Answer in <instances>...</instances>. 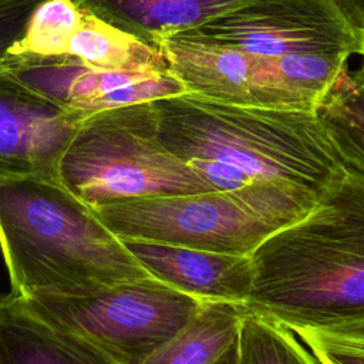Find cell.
I'll use <instances>...</instances> for the list:
<instances>
[{"mask_svg":"<svg viewBox=\"0 0 364 364\" xmlns=\"http://www.w3.org/2000/svg\"><path fill=\"white\" fill-rule=\"evenodd\" d=\"M158 136L215 189L283 181L324 192L350 164L317 112L223 105L189 94L154 101Z\"/></svg>","mask_w":364,"mask_h":364,"instance_id":"1","label":"cell"},{"mask_svg":"<svg viewBox=\"0 0 364 364\" xmlns=\"http://www.w3.org/2000/svg\"><path fill=\"white\" fill-rule=\"evenodd\" d=\"M250 259L249 311L290 330L363 321L364 172L350 168Z\"/></svg>","mask_w":364,"mask_h":364,"instance_id":"2","label":"cell"},{"mask_svg":"<svg viewBox=\"0 0 364 364\" xmlns=\"http://www.w3.org/2000/svg\"><path fill=\"white\" fill-rule=\"evenodd\" d=\"M0 250L10 293L21 299L85 297L151 277L60 181L0 182Z\"/></svg>","mask_w":364,"mask_h":364,"instance_id":"3","label":"cell"},{"mask_svg":"<svg viewBox=\"0 0 364 364\" xmlns=\"http://www.w3.org/2000/svg\"><path fill=\"white\" fill-rule=\"evenodd\" d=\"M320 193L283 181L235 189L154 196L91 206L121 240L250 256L264 240L303 219Z\"/></svg>","mask_w":364,"mask_h":364,"instance_id":"4","label":"cell"},{"mask_svg":"<svg viewBox=\"0 0 364 364\" xmlns=\"http://www.w3.org/2000/svg\"><path fill=\"white\" fill-rule=\"evenodd\" d=\"M58 181L90 206L215 191L164 146L154 101L85 118L63 155Z\"/></svg>","mask_w":364,"mask_h":364,"instance_id":"5","label":"cell"},{"mask_svg":"<svg viewBox=\"0 0 364 364\" xmlns=\"http://www.w3.org/2000/svg\"><path fill=\"white\" fill-rule=\"evenodd\" d=\"M24 300L40 316L87 338L119 364H142L178 334L203 303L152 276L85 297Z\"/></svg>","mask_w":364,"mask_h":364,"instance_id":"6","label":"cell"},{"mask_svg":"<svg viewBox=\"0 0 364 364\" xmlns=\"http://www.w3.org/2000/svg\"><path fill=\"white\" fill-rule=\"evenodd\" d=\"M262 57L358 53L361 31L334 0H250L212 21L176 33Z\"/></svg>","mask_w":364,"mask_h":364,"instance_id":"7","label":"cell"},{"mask_svg":"<svg viewBox=\"0 0 364 364\" xmlns=\"http://www.w3.org/2000/svg\"><path fill=\"white\" fill-rule=\"evenodd\" d=\"M0 68L28 88L84 118L102 111L188 94L171 73H124L97 68L70 54H3Z\"/></svg>","mask_w":364,"mask_h":364,"instance_id":"8","label":"cell"},{"mask_svg":"<svg viewBox=\"0 0 364 364\" xmlns=\"http://www.w3.org/2000/svg\"><path fill=\"white\" fill-rule=\"evenodd\" d=\"M84 119L0 68V182L58 181L63 155Z\"/></svg>","mask_w":364,"mask_h":364,"instance_id":"9","label":"cell"},{"mask_svg":"<svg viewBox=\"0 0 364 364\" xmlns=\"http://www.w3.org/2000/svg\"><path fill=\"white\" fill-rule=\"evenodd\" d=\"M156 48L189 95L215 104L262 108L260 55L181 34L161 40Z\"/></svg>","mask_w":364,"mask_h":364,"instance_id":"10","label":"cell"},{"mask_svg":"<svg viewBox=\"0 0 364 364\" xmlns=\"http://www.w3.org/2000/svg\"><path fill=\"white\" fill-rule=\"evenodd\" d=\"M156 280L200 301L246 304L253 286L250 256L215 253L191 247L122 240Z\"/></svg>","mask_w":364,"mask_h":364,"instance_id":"11","label":"cell"},{"mask_svg":"<svg viewBox=\"0 0 364 364\" xmlns=\"http://www.w3.org/2000/svg\"><path fill=\"white\" fill-rule=\"evenodd\" d=\"M0 364H119L87 338L47 320L24 299L0 294Z\"/></svg>","mask_w":364,"mask_h":364,"instance_id":"12","label":"cell"},{"mask_svg":"<svg viewBox=\"0 0 364 364\" xmlns=\"http://www.w3.org/2000/svg\"><path fill=\"white\" fill-rule=\"evenodd\" d=\"M82 11L156 48L181 31L200 27L250 0H73Z\"/></svg>","mask_w":364,"mask_h":364,"instance_id":"13","label":"cell"},{"mask_svg":"<svg viewBox=\"0 0 364 364\" xmlns=\"http://www.w3.org/2000/svg\"><path fill=\"white\" fill-rule=\"evenodd\" d=\"M246 304L203 301L192 320L142 364H216L236 343Z\"/></svg>","mask_w":364,"mask_h":364,"instance_id":"14","label":"cell"},{"mask_svg":"<svg viewBox=\"0 0 364 364\" xmlns=\"http://www.w3.org/2000/svg\"><path fill=\"white\" fill-rule=\"evenodd\" d=\"M68 54L97 68L124 73H169L161 51L85 13Z\"/></svg>","mask_w":364,"mask_h":364,"instance_id":"15","label":"cell"},{"mask_svg":"<svg viewBox=\"0 0 364 364\" xmlns=\"http://www.w3.org/2000/svg\"><path fill=\"white\" fill-rule=\"evenodd\" d=\"M82 18V10L73 0H44L33 11L24 31L6 54L16 57L65 55Z\"/></svg>","mask_w":364,"mask_h":364,"instance_id":"16","label":"cell"},{"mask_svg":"<svg viewBox=\"0 0 364 364\" xmlns=\"http://www.w3.org/2000/svg\"><path fill=\"white\" fill-rule=\"evenodd\" d=\"M236 344L239 364H320L293 330L249 310Z\"/></svg>","mask_w":364,"mask_h":364,"instance_id":"17","label":"cell"},{"mask_svg":"<svg viewBox=\"0 0 364 364\" xmlns=\"http://www.w3.org/2000/svg\"><path fill=\"white\" fill-rule=\"evenodd\" d=\"M318 112L338 134L350 168L364 172V77L347 67Z\"/></svg>","mask_w":364,"mask_h":364,"instance_id":"18","label":"cell"},{"mask_svg":"<svg viewBox=\"0 0 364 364\" xmlns=\"http://www.w3.org/2000/svg\"><path fill=\"white\" fill-rule=\"evenodd\" d=\"M320 364H364V320L327 328H296Z\"/></svg>","mask_w":364,"mask_h":364,"instance_id":"19","label":"cell"},{"mask_svg":"<svg viewBox=\"0 0 364 364\" xmlns=\"http://www.w3.org/2000/svg\"><path fill=\"white\" fill-rule=\"evenodd\" d=\"M347 20L358 30L364 31V0H334Z\"/></svg>","mask_w":364,"mask_h":364,"instance_id":"20","label":"cell"},{"mask_svg":"<svg viewBox=\"0 0 364 364\" xmlns=\"http://www.w3.org/2000/svg\"><path fill=\"white\" fill-rule=\"evenodd\" d=\"M237 341V340H236ZM216 364H239V357H237V344L235 343L226 353L225 355L216 363Z\"/></svg>","mask_w":364,"mask_h":364,"instance_id":"21","label":"cell"},{"mask_svg":"<svg viewBox=\"0 0 364 364\" xmlns=\"http://www.w3.org/2000/svg\"><path fill=\"white\" fill-rule=\"evenodd\" d=\"M361 55V67L360 70L357 71L361 77H364V31H361V43H360V48H358V53Z\"/></svg>","mask_w":364,"mask_h":364,"instance_id":"22","label":"cell"}]
</instances>
